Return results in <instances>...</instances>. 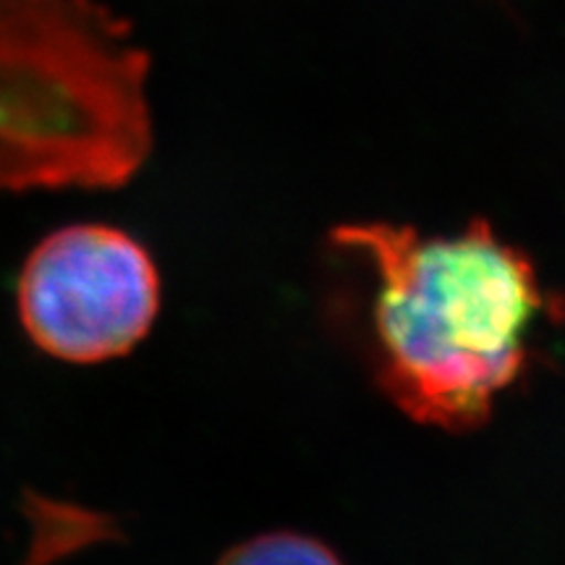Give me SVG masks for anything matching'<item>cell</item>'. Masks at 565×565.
Listing matches in <instances>:
<instances>
[{
  "label": "cell",
  "mask_w": 565,
  "mask_h": 565,
  "mask_svg": "<svg viewBox=\"0 0 565 565\" xmlns=\"http://www.w3.org/2000/svg\"><path fill=\"white\" fill-rule=\"evenodd\" d=\"M19 322L42 353L68 364L126 356L160 312V275L131 233L103 223L47 233L17 282Z\"/></svg>",
  "instance_id": "cell-3"
},
{
  "label": "cell",
  "mask_w": 565,
  "mask_h": 565,
  "mask_svg": "<svg viewBox=\"0 0 565 565\" xmlns=\"http://www.w3.org/2000/svg\"><path fill=\"white\" fill-rule=\"evenodd\" d=\"M150 55L92 0H0V196L121 189L152 152Z\"/></svg>",
  "instance_id": "cell-2"
},
{
  "label": "cell",
  "mask_w": 565,
  "mask_h": 565,
  "mask_svg": "<svg viewBox=\"0 0 565 565\" xmlns=\"http://www.w3.org/2000/svg\"><path fill=\"white\" fill-rule=\"evenodd\" d=\"M333 249L372 280L370 362L380 391L414 422L466 433L519 383L547 296L532 259L475 221L456 236L349 223Z\"/></svg>",
  "instance_id": "cell-1"
},
{
  "label": "cell",
  "mask_w": 565,
  "mask_h": 565,
  "mask_svg": "<svg viewBox=\"0 0 565 565\" xmlns=\"http://www.w3.org/2000/svg\"><path fill=\"white\" fill-rule=\"evenodd\" d=\"M217 565H345L324 542L307 534L275 532L228 550Z\"/></svg>",
  "instance_id": "cell-4"
}]
</instances>
